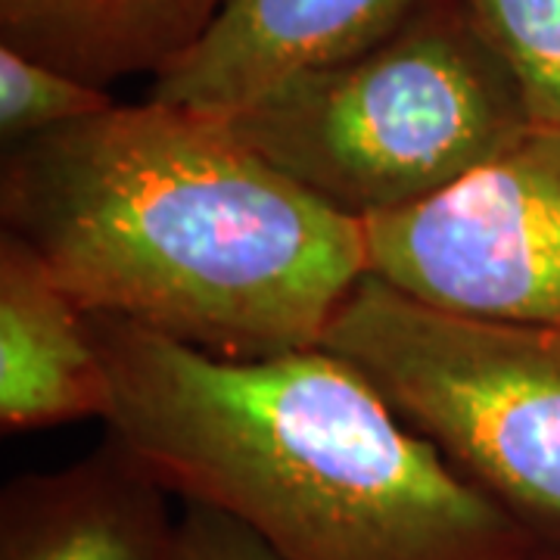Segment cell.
Segmentation results:
<instances>
[{
    "mask_svg": "<svg viewBox=\"0 0 560 560\" xmlns=\"http://www.w3.org/2000/svg\"><path fill=\"white\" fill-rule=\"evenodd\" d=\"M168 489L116 436L0 495V560H172Z\"/></svg>",
    "mask_w": 560,
    "mask_h": 560,
    "instance_id": "cell-7",
    "label": "cell"
},
{
    "mask_svg": "<svg viewBox=\"0 0 560 560\" xmlns=\"http://www.w3.org/2000/svg\"><path fill=\"white\" fill-rule=\"evenodd\" d=\"M172 560H287L249 526L209 504L184 501Z\"/></svg>",
    "mask_w": 560,
    "mask_h": 560,
    "instance_id": "cell-12",
    "label": "cell"
},
{
    "mask_svg": "<svg viewBox=\"0 0 560 560\" xmlns=\"http://www.w3.org/2000/svg\"><path fill=\"white\" fill-rule=\"evenodd\" d=\"M521 88L536 125L560 128V0H458Z\"/></svg>",
    "mask_w": 560,
    "mask_h": 560,
    "instance_id": "cell-10",
    "label": "cell"
},
{
    "mask_svg": "<svg viewBox=\"0 0 560 560\" xmlns=\"http://www.w3.org/2000/svg\"><path fill=\"white\" fill-rule=\"evenodd\" d=\"M116 106L106 88L0 44V138L7 147L60 131Z\"/></svg>",
    "mask_w": 560,
    "mask_h": 560,
    "instance_id": "cell-11",
    "label": "cell"
},
{
    "mask_svg": "<svg viewBox=\"0 0 560 560\" xmlns=\"http://www.w3.org/2000/svg\"><path fill=\"white\" fill-rule=\"evenodd\" d=\"M231 0H0V44L113 88L184 60Z\"/></svg>",
    "mask_w": 560,
    "mask_h": 560,
    "instance_id": "cell-9",
    "label": "cell"
},
{
    "mask_svg": "<svg viewBox=\"0 0 560 560\" xmlns=\"http://www.w3.org/2000/svg\"><path fill=\"white\" fill-rule=\"evenodd\" d=\"M418 0H231L212 32L153 79L150 101L231 116L305 69L368 50Z\"/></svg>",
    "mask_w": 560,
    "mask_h": 560,
    "instance_id": "cell-6",
    "label": "cell"
},
{
    "mask_svg": "<svg viewBox=\"0 0 560 560\" xmlns=\"http://www.w3.org/2000/svg\"><path fill=\"white\" fill-rule=\"evenodd\" d=\"M88 318L109 383L106 433L172 495L224 511L287 560H536L330 349L219 359Z\"/></svg>",
    "mask_w": 560,
    "mask_h": 560,
    "instance_id": "cell-2",
    "label": "cell"
},
{
    "mask_svg": "<svg viewBox=\"0 0 560 560\" xmlns=\"http://www.w3.org/2000/svg\"><path fill=\"white\" fill-rule=\"evenodd\" d=\"M224 119L355 221L440 194L533 125L458 0H418L368 50L290 75Z\"/></svg>",
    "mask_w": 560,
    "mask_h": 560,
    "instance_id": "cell-3",
    "label": "cell"
},
{
    "mask_svg": "<svg viewBox=\"0 0 560 560\" xmlns=\"http://www.w3.org/2000/svg\"><path fill=\"white\" fill-rule=\"evenodd\" d=\"M368 278L460 318L560 327V128L529 125L480 168L361 221Z\"/></svg>",
    "mask_w": 560,
    "mask_h": 560,
    "instance_id": "cell-5",
    "label": "cell"
},
{
    "mask_svg": "<svg viewBox=\"0 0 560 560\" xmlns=\"http://www.w3.org/2000/svg\"><path fill=\"white\" fill-rule=\"evenodd\" d=\"M0 221L88 315L219 359L320 346L364 268L361 221L237 138L147 101L7 147Z\"/></svg>",
    "mask_w": 560,
    "mask_h": 560,
    "instance_id": "cell-1",
    "label": "cell"
},
{
    "mask_svg": "<svg viewBox=\"0 0 560 560\" xmlns=\"http://www.w3.org/2000/svg\"><path fill=\"white\" fill-rule=\"evenodd\" d=\"M109 383L88 312L35 249L0 237V427L28 433L106 415Z\"/></svg>",
    "mask_w": 560,
    "mask_h": 560,
    "instance_id": "cell-8",
    "label": "cell"
},
{
    "mask_svg": "<svg viewBox=\"0 0 560 560\" xmlns=\"http://www.w3.org/2000/svg\"><path fill=\"white\" fill-rule=\"evenodd\" d=\"M320 346L492 501L536 560H560V327L460 318L364 275Z\"/></svg>",
    "mask_w": 560,
    "mask_h": 560,
    "instance_id": "cell-4",
    "label": "cell"
}]
</instances>
